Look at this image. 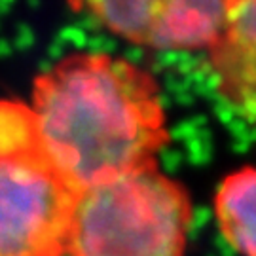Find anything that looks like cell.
Masks as SVG:
<instances>
[{
  "instance_id": "cell-3",
  "label": "cell",
  "mask_w": 256,
  "mask_h": 256,
  "mask_svg": "<svg viewBox=\"0 0 256 256\" xmlns=\"http://www.w3.org/2000/svg\"><path fill=\"white\" fill-rule=\"evenodd\" d=\"M78 194L38 152L0 158V256H66Z\"/></svg>"
},
{
  "instance_id": "cell-4",
  "label": "cell",
  "mask_w": 256,
  "mask_h": 256,
  "mask_svg": "<svg viewBox=\"0 0 256 256\" xmlns=\"http://www.w3.org/2000/svg\"><path fill=\"white\" fill-rule=\"evenodd\" d=\"M114 36L160 52H209L224 23L226 0H68Z\"/></svg>"
},
{
  "instance_id": "cell-5",
  "label": "cell",
  "mask_w": 256,
  "mask_h": 256,
  "mask_svg": "<svg viewBox=\"0 0 256 256\" xmlns=\"http://www.w3.org/2000/svg\"><path fill=\"white\" fill-rule=\"evenodd\" d=\"M207 59L220 97L256 122V0H226L224 23Z\"/></svg>"
},
{
  "instance_id": "cell-1",
  "label": "cell",
  "mask_w": 256,
  "mask_h": 256,
  "mask_svg": "<svg viewBox=\"0 0 256 256\" xmlns=\"http://www.w3.org/2000/svg\"><path fill=\"white\" fill-rule=\"evenodd\" d=\"M38 156L76 192L158 167L169 142L160 84L110 54H74L38 76L32 92Z\"/></svg>"
},
{
  "instance_id": "cell-6",
  "label": "cell",
  "mask_w": 256,
  "mask_h": 256,
  "mask_svg": "<svg viewBox=\"0 0 256 256\" xmlns=\"http://www.w3.org/2000/svg\"><path fill=\"white\" fill-rule=\"evenodd\" d=\"M214 218L234 252L256 256V167L238 169L220 182Z\"/></svg>"
},
{
  "instance_id": "cell-7",
  "label": "cell",
  "mask_w": 256,
  "mask_h": 256,
  "mask_svg": "<svg viewBox=\"0 0 256 256\" xmlns=\"http://www.w3.org/2000/svg\"><path fill=\"white\" fill-rule=\"evenodd\" d=\"M36 152L30 108L18 102H0V158Z\"/></svg>"
},
{
  "instance_id": "cell-2",
  "label": "cell",
  "mask_w": 256,
  "mask_h": 256,
  "mask_svg": "<svg viewBox=\"0 0 256 256\" xmlns=\"http://www.w3.org/2000/svg\"><path fill=\"white\" fill-rule=\"evenodd\" d=\"M192 222L182 182L138 169L78 194L66 256H186Z\"/></svg>"
}]
</instances>
